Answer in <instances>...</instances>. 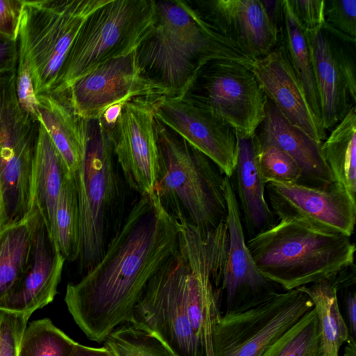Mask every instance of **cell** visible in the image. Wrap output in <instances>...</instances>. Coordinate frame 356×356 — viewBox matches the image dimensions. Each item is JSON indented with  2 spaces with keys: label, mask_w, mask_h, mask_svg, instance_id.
I'll return each instance as SVG.
<instances>
[{
  "label": "cell",
  "mask_w": 356,
  "mask_h": 356,
  "mask_svg": "<svg viewBox=\"0 0 356 356\" xmlns=\"http://www.w3.org/2000/svg\"><path fill=\"white\" fill-rule=\"evenodd\" d=\"M179 234L178 220L165 211L155 190L140 195L99 262L67 286V309L90 340L104 342L131 322L147 284L178 251Z\"/></svg>",
  "instance_id": "6da1fadb"
},
{
  "label": "cell",
  "mask_w": 356,
  "mask_h": 356,
  "mask_svg": "<svg viewBox=\"0 0 356 356\" xmlns=\"http://www.w3.org/2000/svg\"><path fill=\"white\" fill-rule=\"evenodd\" d=\"M143 76L160 96L184 97L201 68L213 60H251L218 33L192 1H156L152 26L136 49Z\"/></svg>",
  "instance_id": "7a4b0ae2"
},
{
  "label": "cell",
  "mask_w": 356,
  "mask_h": 356,
  "mask_svg": "<svg viewBox=\"0 0 356 356\" xmlns=\"http://www.w3.org/2000/svg\"><path fill=\"white\" fill-rule=\"evenodd\" d=\"M246 245L261 273L284 291L325 280L339 289L351 284L356 248L350 236L282 220Z\"/></svg>",
  "instance_id": "3957f363"
},
{
  "label": "cell",
  "mask_w": 356,
  "mask_h": 356,
  "mask_svg": "<svg viewBox=\"0 0 356 356\" xmlns=\"http://www.w3.org/2000/svg\"><path fill=\"white\" fill-rule=\"evenodd\" d=\"M155 118V117H154ZM154 190L165 211L202 232L225 221V175L206 155L156 118Z\"/></svg>",
  "instance_id": "277c9868"
},
{
  "label": "cell",
  "mask_w": 356,
  "mask_h": 356,
  "mask_svg": "<svg viewBox=\"0 0 356 356\" xmlns=\"http://www.w3.org/2000/svg\"><path fill=\"white\" fill-rule=\"evenodd\" d=\"M99 118L88 121L83 160L74 174L80 219L79 270L85 274L102 259L114 227L122 221L124 183L111 141Z\"/></svg>",
  "instance_id": "5b68a950"
},
{
  "label": "cell",
  "mask_w": 356,
  "mask_h": 356,
  "mask_svg": "<svg viewBox=\"0 0 356 356\" xmlns=\"http://www.w3.org/2000/svg\"><path fill=\"white\" fill-rule=\"evenodd\" d=\"M108 0H22L18 58L28 65L37 95L51 94L87 17Z\"/></svg>",
  "instance_id": "8992f818"
},
{
  "label": "cell",
  "mask_w": 356,
  "mask_h": 356,
  "mask_svg": "<svg viewBox=\"0 0 356 356\" xmlns=\"http://www.w3.org/2000/svg\"><path fill=\"white\" fill-rule=\"evenodd\" d=\"M154 0H108L85 20L51 94L65 92L103 63L135 51L149 31Z\"/></svg>",
  "instance_id": "52a82bcc"
},
{
  "label": "cell",
  "mask_w": 356,
  "mask_h": 356,
  "mask_svg": "<svg viewBox=\"0 0 356 356\" xmlns=\"http://www.w3.org/2000/svg\"><path fill=\"white\" fill-rule=\"evenodd\" d=\"M313 308L309 297L295 289L225 312L213 329V356H261Z\"/></svg>",
  "instance_id": "ba28073f"
},
{
  "label": "cell",
  "mask_w": 356,
  "mask_h": 356,
  "mask_svg": "<svg viewBox=\"0 0 356 356\" xmlns=\"http://www.w3.org/2000/svg\"><path fill=\"white\" fill-rule=\"evenodd\" d=\"M184 97L223 120L237 135L245 136L255 134L268 104L252 72L229 60L204 65Z\"/></svg>",
  "instance_id": "9c48e42d"
},
{
  "label": "cell",
  "mask_w": 356,
  "mask_h": 356,
  "mask_svg": "<svg viewBox=\"0 0 356 356\" xmlns=\"http://www.w3.org/2000/svg\"><path fill=\"white\" fill-rule=\"evenodd\" d=\"M187 270L178 250L150 280L129 323L156 336L175 356H204L186 311L184 290Z\"/></svg>",
  "instance_id": "30bf717a"
},
{
  "label": "cell",
  "mask_w": 356,
  "mask_h": 356,
  "mask_svg": "<svg viewBox=\"0 0 356 356\" xmlns=\"http://www.w3.org/2000/svg\"><path fill=\"white\" fill-rule=\"evenodd\" d=\"M269 207L279 220H292L314 229L351 237L356 200L337 182L324 186L267 183Z\"/></svg>",
  "instance_id": "8fae6325"
},
{
  "label": "cell",
  "mask_w": 356,
  "mask_h": 356,
  "mask_svg": "<svg viewBox=\"0 0 356 356\" xmlns=\"http://www.w3.org/2000/svg\"><path fill=\"white\" fill-rule=\"evenodd\" d=\"M156 97L127 102L111 131L113 151L126 184L143 195L154 190L158 147L153 102Z\"/></svg>",
  "instance_id": "7c38bea8"
},
{
  "label": "cell",
  "mask_w": 356,
  "mask_h": 356,
  "mask_svg": "<svg viewBox=\"0 0 356 356\" xmlns=\"http://www.w3.org/2000/svg\"><path fill=\"white\" fill-rule=\"evenodd\" d=\"M61 96L85 120L99 118L108 106L134 98L160 96L143 76L136 50L111 59L75 81Z\"/></svg>",
  "instance_id": "4fadbf2b"
},
{
  "label": "cell",
  "mask_w": 356,
  "mask_h": 356,
  "mask_svg": "<svg viewBox=\"0 0 356 356\" xmlns=\"http://www.w3.org/2000/svg\"><path fill=\"white\" fill-rule=\"evenodd\" d=\"M154 117L211 159L231 178L238 138L235 129L219 117L184 97H156Z\"/></svg>",
  "instance_id": "5bb4252c"
},
{
  "label": "cell",
  "mask_w": 356,
  "mask_h": 356,
  "mask_svg": "<svg viewBox=\"0 0 356 356\" xmlns=\"http://www.w3.org/2000/svg\"><path fill=\"white\" fill-rule=\"evenodd\" d=\"M192 2L218 33L251 60L267 55L280 42V28L261 0Z\"/></svg>",
  "instance_id": "9a60e30c"
},
{
  "label": "cell",
  "mask_w": 356,
  "mask_h": 356,
  "mask_svg": "<svg viewBox=\"0 0 356 356\" xmlns=\"http://www.w3.org/2000/svg\"><path fill=\"white\" fill-rule=\"evenodd\" d=\"M227 205L228 249L223 272L222 294L225 311L254 304L275 293L280 288L266 278L256 266L246 245L236 195L231 178L224 179Z\"/></svg>",
  "instance_id": "2e32d148"
},
{
  "label": "cell",
  "mask_w": 356,
  "mask_h": 356,
  "mask_svg": "<svg viewBox=\"0 0 356 356\" xmlns=\"http://www.w3.org/2000/svg\"><path fill=\"white\" fill-rule=\"evenodd\" d=\"M245 65L252 72L267 99L290 124L317 142L326 138V131L314 113L280 42L267 55Z\"/></svg>",
  "instance_id": "e0dca14e"
},
{
  "label": "cell",
  "mask_w": 356,
  "mask_h": 356,
  "mask_svg": "<svg viewBox=\"0 0 356 356\" xmlns=\"http://www.w3.org/2000/svg\"><path fill=\"white\" fill-rule=\"evenodd\" d=\"M38 135L25 125L0 124V181L6 224L20 220L35 208L33 180Z\"/></svg>",
  "instance_id": "ac0fdd59"
},
{
  "label": "cell",
  "mask_w": 356,
  "mask_h": 356,
  "mask_svg": "<svg viewBox=\"0 0 356 356\" xmlns=\"http://www.w3.org/2000/svg\"><path fill=\"white\" fill-rule=\"evenodd\" d=\"M65 261L51 243L40 216L30 266L15 289L0 304V311L30 318L51 302L58 293Z\"/></svg>",
  "instance_id": "d6986e66"
},
{
  "label": "cell",
  "mask_w": 356,
  "mask_h": 356,
  "mask_svg": "<svg viewBox=\"0 0 356 356\" xmlns=\"http://www.w3.org/2000/svg\"><path fill=\"white\" fill-rule=\"evenodd\" d=\"M312 58L321 123L331 131L355 105L337 58L335 38L324 27L305 31Z\"/></svg>",
  "instance_id": "ffe728a7"
},
{
  "label": "cell",
  "mask_w": 356,
  "mask_h": 356,
  "mask_svg": "<svg viewBox=\"0 0 356 356\" xmlns=\"http://www.w3.org/2000/svg\"><path fill=\"white\" fill-rule=\"evenodd\" d=\"M256 135L261 143L277 147L295 160L302 170V184L324 186L335 182L323 155L322 143L290 124L268 99Z\"/></svg>",
  "instance_id": "44dd1931"
},
{
  "label": "cell",
  "mask_w": 356,
  "mask_h": 356,
  "mask_svg": "<svg viewBox=\"0 0 356 356\" xmlns=\"http://www.w3.org/2000/svg\"><path fill=\"white\" fill-rule=\"evenodd\" d=\"M237 156L232 174L234 178L233 187L244 231L250 238L270 228L277 222L266 200V183L259 167L256 133L250 136L237 135Z\"/></svg>",
  "instance_id": "7402d4cb"
},
{
  "label": "cell",
  "mask_w": 356,
  "mask_h": 356,
  "mask_svg": "<svg viewBox=\"0 0 356 356\" xmlns=\"http://www.w3.org/2000/svg\"><path fill=\"white\" fill-rule=\"evenodd\" d=\"M38 122L60 154L67 174L74 176L85 155L88 121L77 116L59 95H37Z\"/></svg>",
  "instance_id": "603a6c76"
},
{
  "label": "cell",
  "mask_w": 356,
  "mask_h": 356,
  "mask_svg": "<svg viewBox=\"0 0 356 356\" xmlns=\"http://www.w3.org/2000/svg\"><path fill=\"white\" fill-rule=\"evenodd\" d=\"M66 175L68 174L60 154L39 122L33 162V192L35 207L56 248L55 213Z\"/></svg>",
  "instance_id": "cb8c5ba5"
},
{
  "label": "cell",
  "mask_w": 356,
  "mask_h": 356,
  "mask_svg": "<svg viewBox=\"0 0 356 356\" xmlns=\"http://www.w3.org/2000/svg\"><path fill=\"white\" fill-rule=\"evenodd\" d=\"M40 218L35 207L24 218L0 230V304L15 289L30 266Z\"/></svg>",
  "instance_id": "d4e9b609"
},
{
  "label": "cell",
  "mask_w": 356,
  "mask_h": 356,
  "mask_svg": "<svg viewBox=\"0 0 356 356\" xmlns=\"http://www.w3.org/2000/svg\"><path fill=\"white\" fill-rule=\"evenodd\" d=\"M280 42L303 86L314 113L321 123L319 99L307 36L289 0H281Z\"/></svg>",
  "instance_id": "484cf974"
},
{
  "label": "cell",
  "mask_w": 356,
  "mask_h": 356,
  "mask_svg": "<svg viewBox=\"0 0 356 356\" xmlns=\"http://www.w3.org/2000/svg\"><path fill=\"white\" fill-rule=\"evenodd\" d=\"M323 155L334 175L356 200V110L353 106L321 144Z\"/></svg>",
  "instance_id": "4316f807"
},
{
  "label": "cell",
  "mask_w": 356,
  "mask_h": 356,
  "mask_svg": "<svg viewBox=\"0 0 356 356\" xmlns=\"http://www.w3.org/2000/svg\"><path fill=\"white\" fill-rule=\"evenodd\" d=\"M298 289L305 292L313 303L324 356H339L350 333L339 307L337 285L325 280Z\"/></svg>",
  "instance_id": "83f0119b"
},
{
  "label": "cell",
  "mask_w": 356,
  "mask_h": 356,
  "mask_svg": "<svg viewBox=\"0 0 356 356\" xmlns=\"http://www.w3.org/2000/svg\"><path fill=\"white\" fill-rule=\"evenodd\" d=\"M57 248L65 260H78L80 252V219L76 182L66 175L57 201L55 213Z\"/></svg>",
  "instance_id": "f1b7e54d"
},
{
  "label": "cell",
  "mask_w": 356,
  "mask_h": 356,
  "mask_svg": "<svg viewBox=\"0 0 356 356\" xmlns=\"http://www.w3.org/2000/svg\"><path fill=\"white\" fill-rule=\"evenodd\" d=\"M76 343L50 319L35 320L24 329L17 356H70Z\"/></svg>",
  "instance_id": "f546056e"
},
{
  "label": "cell",
  "mask_w": 356,
  "mask_h": 356,
  "mask_svg": "<svg viewBox=\"0 0 356 356\" xmlns=\"http://www.w3.org/2000/svg\"><path fill=\"white\" fill-rule=\"evenodd\" d=\"M261 356H324L314 308L272 343Z\"/></svg>",
  "instance_id": "4dcf8cb0"
},
{
  "label": "cell",
  "mask_w": 356,
  "mask_h": 356,
  "mask_svg": "<svg viewBox=\"0 0 356 356\" xmlns=\"http://www.w3.org/2000/svg\"><path fill=\"white\" fill-rule=\"evenodd\" d=\"M104 342L115 356H175L156 336L131 323L115 329Z\"/></svg>",
  "instance_id": "1f68e13d"
},
{
  "label": "cell",
  "mask_w": 356,
  "mask_h": 356,
  "mask_svg": "<svg viewBox=\"0 0 356 356\" xmlns=\"http://www.w3.org/2000/svg\"><path fill=\"white\" fill-rule=\"evenodd\" d=\"M257 159L260 172L266 184H301L302 174L299 165L277 147L258 140Z\"/></svg>",
  "instance_id": "d6a6232c"
},
{
  "label": "cell",
  "mask_w": 356,
  "mask_h": 356,
  "mask_svg": "<svg viewBox=\"0 0 356 356\" xmlns=\"http://www.w3.org/2000/svg\"><path fill=\"white\" fill-rule=\"evenodd\" d=\"M324 28L344 41L355 44L356 0L325 1Z\"/></svg>",
  "instance_id": "836d02e7"
},
{
  "label": "cell",
  "mask_w": 356,
  "mask_h": 356,
  "mask_svg": "<svg viewBox=\"0 0 356 356\" xmlns=\"http://www.w3.org/2000/svg\"><path fill=\"white\" fill-rule=\"evenodd\" d=\"M29 318L0 311V356H17Z\"/></svg>",
  "instance_id": "e575fe53"
},
{
  "label": "cell",
  "mask_w": 356,
  "mask_h": 356,
  "mask_svg": "<svg viewBox=\"0 0 356 356\" xmlns=\"http://www.w3.org/2000/svg\"><path fill=\"white\" fill-rule=\"evenodd\" d=\"M15 90L21 108L32 119L38 122V102L30 71L27 64L19 58L16 70Z\"/></svg>",
  "instance_id": "d590c367"
},
{
  "label": "cell",
  "mask_w": 356,
  "mask_h": 356,
  "mask_svg": "<svg viewBox=\"0 0 356 356\" xmlns=\"http://www.w3.org/2000/svg\"><path fill=\"white\" fill-rule=\"evenodd\" d=\"M289 2L305 31L323 28L325 0H289Z\"/></svg>",
  "instance_id": "8d00e7d4"
},
{
  "label": "cell",
  "mask_w": 356,
  "mask_h": 356,
  "mask_svg": "<svg viewBox=\"0 0 356 356\" xmlns=\"http://www.w3.org/2000/svg\"><path fill=\"white\" fill-rule=\"evenodd\" d=\"M21 1L0 0V40H17Z\"/></svg>",
  "instance_id": "74e56055"
},
{
  "label": "cell",
  "mask_w": 356,
  "mask_h": 356,
  "mask_svg": "<svg viewBox=\"0 0 356 356\" xmlns=\"http://www.w3.org/2000/svg\"><path fill=\"white\" fill-rule=\"evenodd\" d=\"M335 47L337 58L340 67L348 86L349 92L352 100L355 103L356 99V76H355V64L354 57L349 48L339 44L335 40Z\"/></svg>",
  "instance_id": "f35d334b"
},
{
  "label": "cell",
  "mask_w": 356,
  "mask_h": 356,
  "mask_svg": "<svg viewBox=\"0 0 356 356\" xmlns=\"http://www.w3.org/2000/svg\"><path fill=\"white\" fill-rule=\"evenodd\" d=\"M18 56L17 41L0 40V74L17 70Z\"/></svg>",
  "instance_id": "ab89813d"
},
{
  "label": "cell",
  "mask_w": 356,
  "mask_h": 356,
  "mask_svg": "<svg viewBox=\"0 0 356 356\" xmlns=\"http://www.w3.org/2000/svg\"><path fill=\"white\" fill-rule=\"evenodd\" d=\"M125 103H118L111 105L102 113L99 119L106 128L111 130L113 129L120 117Z\"/></svg>",
  "instance_id": "60d3db41"
},
{
  "label": "cell",
  "mask_w": 356,
  "mask_h": 356,
  "mask_svg": "<svg viewBox=\"0 0 356 356\" xmlns=\"http://www.w3.org/2000/svg\"><path fill=\"white\" fill-rule=\"evenodd\" d=\"M345 305L350 335L355 338L356 333V294L350 291L345 297Z\"/></svg>",
  "instance_id": "b9f144b4"
},
{
  "label": "cell",
  "mask_w": 356,
  "mask_h": 356,
  "mask_svg": "<svg viewBox=\"0 0 356 356\" xmlns=\"http://www.w3.org/2000/svg\"><path fill=\"white\" fill-rule=\"evenodd\" d=\"M70 356H115V355L105 346L95 348L77 343Z\"/></svg>",
  "instance_id": "7bdbcfd3"
},
{
  "label": "cell",
  "mask_w": 356,
  "mask_h": 356,
  "mask_svg": "<svg viewBox=\"0 0 356 356\" xmlns=\"http://www.w3.org/2000/svg\"><path fill=\"white\" fill-rule=\"evenodd\" d=\"M7 223L6 208L2 193L1 185L0 181V230Z\"/></svg>",
  "instance_id": "ee69618b"
}]
</instances>
